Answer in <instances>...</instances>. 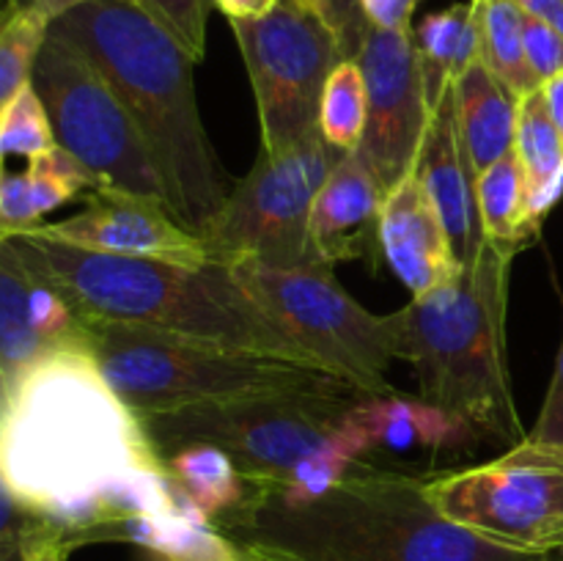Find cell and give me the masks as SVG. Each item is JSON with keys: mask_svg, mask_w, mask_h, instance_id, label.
<instances>
[{"mask_svg": "<svg viewBox=\"0 0 563 561\" xmlns=\"http://www.w3.org/2000/svg\"><path fill=\"white\" fill-rule=\"evenodd\" d=\"M427 479L366 462L313 498L251 484L245 504L214 526L278 561H563L456 526L429 498Z\"/></svg>", "mask_w": 563, "mask_h": 561, "instance_id": "1", "label": "cell"}, {"mask_svg": "<svg viewBox=\"0 0 563 561\" xmlns=\"http://www.w3.org/2000/svg\"><path fill=\"white\" fill-rule=\"evenodd\" d=\"M119 94L159 170L170 212L207 234L236 182L220 163L196 97L198 61L132 0H88L49 22Z\"/></svg>", "mask_w": 563, "mask_h": 561, "instance_id": "2", "label": "cell"}, {"mask_svg": "<svg viewBox=\"0 0 563 561\" xmlns=\"http://www.w3.org/2000/svg\"><path fill=\"white\" fill-rule=\"evenodd\" d=\"M165 465L141 418L86 350L38 363L0 407V479L33 509L91 498L108 479Z\"/></svg>", "mask_w": 563, "mask_h": 561, "instance_id": "3", "label": "cell"}, {"mask_svg": "<svg viewBox=\"0 0 563 561\" xmlns=\"http://www.w3.org/2000/svg\"><path fill=\"white\" fill-rule=\"evenodd\" d=\"M22 264L86 317L119 319L225 350L319 369L223 264L157 262L86 251L33 234L9 237Z\"/></svg>", "mask_w": 563, "mask_h": 561, "instance_id": "4", "label": "cell"}, {"mask_svg": "<svg viewBox=\"0 0 563 561\" xmlns=\"http://www.w3.org/2000/svg\"><path fill=\"white\" fill-rule=\"evenodd\" d=\"M517 253L484 240L454 280L390 314L396 358L412 363L418 399L495 443L528 438L509 372V278Z\"/></svg>", "mask_w": 563, "mask_h": 561, "instance_id": "5", "label": "cell"}, {"mask_svg": "<svg viewBox=\"0 0 563 561\" xmlns=\"http://www.w3.org/2000/svg\"><path fill=\"white\" fill-rule=\"evenodd\" d=\"M86 352L137 418L284 391H357L322 369L119 319L86 317Z\"/></svg>", "mask_w": 563, "mask_h": 561, "instance_id": "6", "label": "cell"}, {"mask_svg": "<svg viewBox=\"0 0 563 561\" xmlns=\"http://www.w3.org/2000/svg\"><path fill=\"white\" fill-rule=\"evenodd\" d=\"M361 391H284L141 418L157 454L192 443L223 449L253 487H289L311 454L339 435Z\"/></svg>", "mask_w": 563, "mask_h": 561, "instance_id": "7", "label": "cell"}, {"mask_svg": "<svg viewBox=\"0 0 563 561\" xmlns=\"http://www.w3.org/2000/svg\"><path fill=\"white\" fill-rule=\"evenodd\" d=\"M231 270L322 372L366 396L396 394L388 383V366L396 358L394 319L363 308L335 280L333 267L240 264Z\"/></svg>", "mask_w": 563, "mask_h": 561, "instance_id": "8", "label": "cell"}, {"mask_svg": "<svg viewBox=\"0 0 563 561\" xmlns=\"http://www.w3.org/2000/svg\"><path fill=\"white\" fill-rule=\"evenodd\" d=\"M341 157L319 127L278 154L258 148L251 174L236 182L201 237L209 262L223 267L319 264L311 248V209Z\"/></svg>", "mask_w": 563, "mask_h": 561, "instance_id": "9", "label": "cell"}, {"mask_svg": "<svg viewBox=\"0 0 563 561\" xmlns=\"http://www.w3.org/2000/svg\"><path fill=\"white\" fill-rule=\"evenodd\" d=\"M427 493L456 526L533 553H563V449L526 438L506 454L432 473Z\"/></svg>", "mask_w": 563, "mask_h": 561, "instance_id": "10", "label": "cell"}, {"mask_svg": "<svg viewBox=\"0 0 563 561\" xmlns=\"http://www.w3.org/2000/svg\"><path fill=\"white\" fill-rule=\"evenodd\" d=\"M33 88L47 108L60 148L75 154L110 190L152 198L170 209L157 165L130 110L77 50L49 36L33 69Z\"/></svg>", "mask_w": 563, "mask_h": 561, "instance_id": "11", "label": "cell"}, {"mask_svg": "<svg viewBox=\"0 0 563 561\" xmlns=\"http://www.w3.org/2000/svg\"><path fill=\"white\" fill-rule=\"evenodd\" d=\"M231 31L256 97L262 152H284L319 127L324 82L344 61L339 38L291 0L262 20L231 22Z\"/></svg>", "mask_w": 563, "mask_h": 561, "instance_id": "12", "label": "cell"}, {"mask_svg": "<svg viewBox=\"0 0 563 561\" xmlns=\"http://www.w3.org/2000/svg\"><path fill=\"white\" fill-rule=\"evenodd\" d=\"M368 91L366 135L361 157L377 174L385 190L416 170L432 116L427 72L412 31L368 28L357 53Z\"/></svg>", "mask_w": 563, "mask_h": 561, "instance_id": "13", "label": "cell"}, {"mask_svg": "<svg viewBox=\"0 0 563 561\" xmlns=\"http://www.w3.org/2000/svg\"><path fill=\"white\" fill-rule=\"evenodd\" d=\"M82 198L86 207L77 215L55 223H38L22 234L66 242L86 251L115 253V256L157 258V262L187 264V267L212 264L201 237L187 231L165 204L110 187Z\"/></svg>", "mask_w": 563, "mask_h": 561, "instance_id": "14", "label": "cell"}, {"mask_svg": "<svg viewBox=\"0 0 563 561\" xmlns=\"http://www.w3.org/2000/svg\"><path fill=\"white\" fill-rule=\"evenodd\" d=\"M388 190L361 152L335 163L311 209V248L319 264L366 262L377 270L383 262V204Z\"/></svg>", "mask_w": 563, "mask_h": 561, "instance_id": "15", "label": "cell"}, {"mask_svg": "<svg viewBox=\"0 0 563 561\" xmlns=\"http://www.w3.org/2000/svg\"><path fill=\"white\" fill-rule=\"evenodd\" d=\"M379 242L383 258L396 278L412 292V297L440 289L465 270L449 229L416 170L390 187L385 196Z\"/></svg>", "mask_w": 563, "mask_h": 561, "instance_id": "16", "label": "cell"}, {"mask_svg": "<svg viewBox=\"0 0 563 561\" xmlns=\"http://www.w3.org/2000/svg\"><path fill=\"white\" fill-rule=\"evenodd\" d=\"M416 174L443 218L460 262H473L478 248L484 245V231L476 207V174L467 160L460 121H456L454 82L440 86L432 97V116L418 154Z\"/></svg>", "mask_w": 563, "mask_h": 561, "instance_id": "17", "label": "cell"}, {"mask_svg": "<svg viewBox=\"0 0 563 561\" xmlns=\"http://www.w3.org/2000/svg\"><path fill=\"white\" fill-rule=\"evenodd\" d=\"M341 438L350 440L357 457L368 451L388 454H445V451L471 449L484 435L462 418L407 396H366L357 402L341 421Z\"/></svg>", "mask_w": 563, "mask_h": 561, "instance_id": "18", "label": "cell"}, {"mask_svg": "<svg viewBox=\"0 0 563 561\" xmlns=\"http://www.w3.org/2000/svg\"><path fill=\"white\" fill-rule=\"evenodd\" d=\"M454 102L473 174L478 176L515 152L520 97L482 58L454 80Z\"/></svg>", "mask_w": 563, "mask_h": 561, "instance_id": "19", "label": "cell"}, {"mask_svg": "<svg viewBox=\"0 0 563 561\" xmlns=\"http://www.w3.org/2000/svg\"><path fill=\"white\" fill-rule=\"evenodd\" d=\"M31 270L22 264L11 240H0V391L9 396L55 346L33 328L27 314Z\"/></svg>", "mask_w": 563, "mask_h": 561, "instance_id": "20", "label": "cell"}, {"mask_svg": "<svg viewBox=\"0 0 563 561\" xmlns=\"http://www.w3.org/2000/svg\"><path fill=\"white\" fill-rule=\"evenodd\" d=\"M163 462L170 476L179 482V487L196 501L198 509L212 522L240 509L245 504L247 493H251L245 473L218 446H185V449L165 457Z\"/></svg>", "mask_w": 563, "mask_h": 561, "instance_id": "21", "label": "cell"}, {"mask_svg": "<svg viewBox=\"0 0 563 561\" xmlns=\"http://www.w3.org/2000/svg\"><path fill=\"white\" fill-rule=\"evenodd\" d=\"M412 36H416V47L423 61L432 97L440 91V86L460 80L467 66L482 55L473 3H454L449 9L423 16Z\"/></svg>", "mask_w": 563, "mask_h": 561, "instance_id": "22", "label": "cell"}, {"mask_svg": "<svg viewBox=\"0 0 563 561\" xmlns=\"http://www.w3.org/2000/svg\"><path fill=\"white\" fill-rule=\"evenodd\" d=\"M528 179L517 152L476 176V207L484 240L520 253L533 245L526 229Z\"/></svg>", "mask_w": 563, "mask_h": 561, "instance_id": "23", "label": "cell"}, {"mask_svg": "<svg viewBox=\"0 0 563 561\" xmlns=\"http://www.w3.org/2000/svg\"><path fill=\"white\" fill-rule=\"evenodd\" d=\"M471 3L476 11L478 42H482L478 58L520 99L542 88L526 55V38H522L526 11L515 0H471Z\"/></svg>", "mask_w": 563, "mask_h": 561, "instance_id": "24", "label": "cell"}, {"mask_svg": "<svg viewBox=\"0 0 563 561\" xmlns=\"http://www.w3.org/2000/svg\"><path fill=\"white\" fill-rule=\"evenodd\" d=\"M49 16L25 0H9L0 25V105L33 82V69L49 38Z\"/></svg>", "mask_w": 563, "mask_h": 561, "instance_id": "25", "label": "cell"}, {"mask_svg": "<svg viewBox=\"0 0 563 561\" xmlns=\"http://www.w3.org/2000/svg\"><path fill=\"white\" fill-rule=\"evenodd\" d=\"M368 121L366 77L357 61L344 58L333 72L322 91L319 105V132L335 152L350 154L361 148Z\"/></svg>", "mask_w": 563, "mask_h": 561, "instance_id": "26", "label": "cell"}, {"mask_svg": "<svg viewBox=\"0 0 563 561\" xmlns=\"http://www.w3.org/2000/svg\"><path fill=\"white\" fill-rule=\"evenodd\" d=\"M53 146H58L53 121L31 82L11 102L0 105V148L3 154H20V157L33 160Z\"/></svg>", "mask_w": 563, "mask_h": 561, "instance_id": "27", "label": "cell"}, {"mask_svg": "<svg viewBox=\"0 0 563 561\" xmlns=\"http://www.w3.org/2000/svg\"><path fill=\"white\" fill-rule=\"evenodd\" d=\"M148 16L159 22L196 61L207 50V20L212 0H135Z\"/></svg>", "mask_w": 563, "mask_h": 561, "instance_id": "28", "label": "cell"}, {"mask_svg": "<svg viewBox=\"0 0 563 561\" xmlns=\"http://www.w3.org/2000/svg\"><path fill=\"white\" fill-rule=\"evenodd\" d=\"M38 204L33 196L31 176L27 174H3L0 182V240L22 234V231L38 226Z\"/></svg>", "mask_w": 563, "mask_h": 561, "instance_id": "29", "label": "cell"}, {"mask_svg": "<svg viewBox=\"0 0 563 561\" xmlns=\"http://www.w3.org/2000/svg\"><path fill=\"white\" fill-rule=\"evenodd\" d=\"M522 38H526L528 64H531V72L542 86L563 75V36L553 25L526 14Z\"/></svg>", "mask_w": 563, "mask_h": 561, "instance_id": "30", "label": "cell"}, {"mask_svg": "<svg viewBox=\"0 0 563 561\" xmlns=\"http://www.w3.org/2000/svg\"><path fill=\"white\" fill-rule=\"evenodd\" d=\"M528 438L537 440V443L555 446L563 449V339L559 346V355H555V369L553 380H550L548 396H544V405L539 410L537 424L528 432Z\"/></svg>", "mask_w": 563, "mask_h": 561, "instance_id": "31", "label": "cell"}, {"mask_svg": "<svg viewBox=\"0 0 563 561\" xmlns=\"http://www.w3.org/2000/svg\"><path fill=\"white\" fill-rule=\"evenodd\" d=\"M328 6L330 31L339 38V47L344 53V58L355 61L363 47V38H366L368 28H372L366 14H363V3L361 0H328Z\"/></svg>", "mask_w": 563, "mask_h": 561, "instance_id": "32", "label": "cell"}, {"mask_svg": "<svg viewBox=\"0 0 563 561\" xmlns=\"http://www.w3.org/2000/svg\"><path fill=\"white\" fill-rule=\"evenodd\" d=\"M5 487V484H3ZM16 498V495H14ZM20 504V517H22V534H25V556L27 561H66L69 559V550L47 531L42 515L36 509H31L27 504Z\"/></svg>", "mask_w": 563, "mask_h": 561, "instance_id": "33", "label": "cell"}, {"mask_svg": "<svg viewBox=\"0 0 563 561\" xmlns=\"http://www.w3.org/2000/svg\"><path fill=\"white\" fill-rule=\"evenodd\" d=\"M3 522H0V561H27L25 556V534H22L20 504L14 493L3 487Z\"/></svg>", "mask_w": 563, "mask_h": 561, "instance_id": "34", "label": "cell"}, {"mask_svg": "<svg viewBox=\"0 0 563 561\" xmlns=\"http://www.w3.org/2000/svg\"><path fill=\"white\" fill-rule=\"evenodd\" d=\"M368 25L383 31H412V11L418 0H361Z\"/></svg>", "mask_w": 563, "mask_h": 561, "instance_id": "35", "label": "cell"}, {"mask_svg": "<svg viewBox=\"0 0 563 561\" xmlns=\"http://www.w3.org/2000/svg\"><path fill=\"white\" fill-rule=\"evenodd\" d=\"M231 22L245 20H262V16L273 14L278 9L280 0H212Z\"/></svg>", "mask_w": 563, "mask_h": 561, "instance_id": "36", "label": "cell"}, {"mask_svg": "<svg viewBox=\"0 0 563 561\" xmlns=\"http://www.w3.org/2000/svg\"><path fill=\"white\" fill-rule=\"evenodd\" d=\"M528 16L548 22L563 36V0H515Z\"/></svg>", "mask_w": 563, "mask_h": 561, "instance_id": "37", "label": "cell"}, {"mask_svg": "<svg viewBox=\"0 0 563 561\" xmlns=\"http://www.w3.org/2000/svg\"><path fill=\"white\" fill-rule=\"evenodd\" d=\"M542 91H544V99H548L550 116H553L555 124H559L561 132H563V75L544 82Z\"/></svg>", "mask_w": 563, "mask_h": 561, "instance_id": "38", "label": "cell"}, {"mask_svg": "<svg viewBox=\"0 0 563 561\" xmlns=\"http://www.w3.org/2000/svg\"><path fill=\"white\" fill-rule=\"evenodd\" d=\"M25 3L36 6V9L44 11L49 20H55L58 14H64V11L75 9V6H80V3H88V0H25ZM132 3H135V0H132Z\"/></svg>", "mask_w": 563, "mask_h": 561, "instance_id": "39", "label": "cell"}, {"mask_svg": "<svg viewBox=\"0 0 563 561\" xmlns=\"http://www.w3.org/2000/svg\"><path fill=\"white\" fill-rule=\"evenodd\" d=\"M291 3L300 6L302 11H308V14L319 16V20H322V22H328V16H330L328 0H291ZM328 28H330V25H328Z\"/></svg>", "mask_w": 563, "mask_h": 561, "instance_id": "40", "label": "cell"}, {"mask_svg": "<svg viewBox=\"0 0 563 561\" xmlns=\"http://www.w3.org/2000/svg\"><path fill=\"white\" fill-rule=\"evenodd\" d=\"M143 561H168V559H163V556H154V553H146V559Z\"/></svg>", "mask_w": 563, "mask_h": 561, "instance_id": "41", "label": "cell"}]
</instances>
